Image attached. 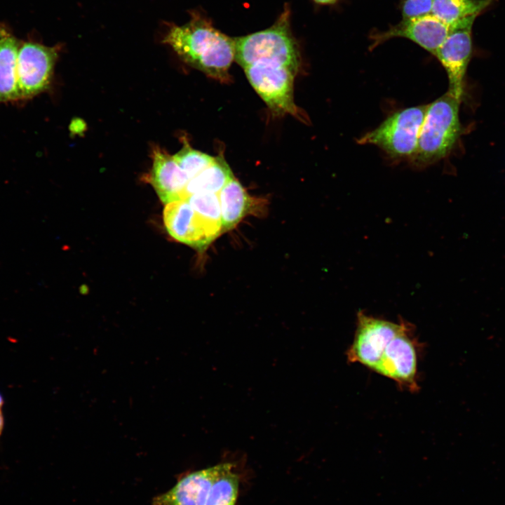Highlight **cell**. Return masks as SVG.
<instances>
[{
    "instance_id": "cell-1",
    "label": "cell",
    "mask_w": 505,
    "mask_h": 505,
    "mask_svg": "<svg viewBox=\"0 0 505 505\" xmlns=\"http://www.w3.org/2000/svg\"><path fill=\"white\" fill-rule=\"evenodd\" d=\"M163 42L189 66L222 83L230 81L235 39L216 29L201 13L192 11L187 23L173 25Z\"/></svg>"
},
{
    "instance_id": "cell-2",
    "label": "cell",
    "mask_w": 505,
    "mask_h": 505,
    "mask_svg": "<svg viewBox=\"0 0 505 505\" xmlns=\"http://www.w3.org/2000/svg\"><path fill=\"white\" fill-rule=\"evenodd\" d=\"M290 16V8L285 6L270 27L234 38V60L243 69L256 62H267L286 67L297 74L300 66V55L292 34Z\"/></svg>"
},
{
    "instance_id": "cell-3",
    "label": "cell",
    "mask_w": 505,
    "mask_h": 505,
    "mask_svg": "<svg viewBox=\"0 0 505 505\" xmlns=\"http://www.w3.org/2000/svg\"><path fill=\"white\" fill-rule=\"evenodd\" d=\"M462 99L448 90L428 105L417 147L411 158L416 166H426L446 156L462 133Z\"/></svg>"
},
{
    "instance_id": "cell-4",
    "label": "cell",
    "mask_w": 505,
    "mask_h": 505,
    "mask_svg": "<svg viewBox=\"0 0 505 505\" xmlns=\"http://www.w3.org/2000/svg\"><path fill=\"white\" fill-rule=\"evenodd\" d=\"M428 105L408 107L386 119L358 140L360 144L379 147L391 158H412Z\"/></svg>"
},
{
    "instance_id": "cell-5",
    "label": "cell",
    "mask_w": 505,
    "mask_h": 505,
    "mask_svg": "<svg viewBox=\"0 0 505 505\" xmlns=\"http://www.w3.org/2000/svg\"><path fill=\"white\" fill-rule=\"evenodd\" d=\"M243 70L250 85L274 116L289 114L304 121L302 112L294 101L296 74L292 70L267 62H256Z\"/></svg>"
},
{
    "instance_id": "cell-6",
    "label": "cell",
    "mask_w": 505,
    "mask_h": 505,
    "mask_svg": "<svg viewBox=\"0 0 505 505\" xmlns=\"http://www.w3.org/2000/svg\"><path fill=\"white\" fill-rule=\"evenodd\" d=\"M414 326L403 321L402 326L386 346L374 369L412 392L419 389L417 381V348Z\"/></svg>"
},
{
    "instance_id": "cell-7",
    "label": "cell",
    "mask_w": 505,
    "mask_h": 505,
    "mask_svg": "<svg viewBox=\"0 0 505 505\" xmlns=\"http://www.w3.org/2000/svg\"><path fill=\"white\" fill-rule=\"evenodd\" d=\"M477 15L465 18L450 25V32L434 56L445 69L448 91L462 99L464 79L472 57V27Z\"/></svg>"
},
{
    "instance_id": "cell-8",
    "label": "cell",
    "mask_w": 505,
    "mask_h": 505,
    "mask_svg": "<svg viewBox=\"0 0 505 505\" xmlns=\"http://www.w3.org/2000/svg\"><path fill=\"white\" fill-rule=\"evenodd\" d=\"M58 46L36 41L20 44L17 61L19 99L29 98L48 88L58 56Z\"/></svg>"
},
{
    "instance_id": "cell-9",
    "label": "cell",
    "mask_w": 505,
    "mask_h": 505,
    "mask_svg": "<svg viewBox=\"0 0 505 505\" xmlns=\"http://www.w3.org/2000/svg\"><path fill=\"white\" fill-rule=\"evenodd\" d=\"M400 323L377 318L362 311L357 315L354 341L346 355L351 363H358L374 370L389 343L402 326Z\"/></svg>"
},
{
    "instance_id": "cell-10",
    "label": "cell",
    "mask_w": 505,
    "mask_h": 505,
    "mask_svg": "<svg viewBox=\"0 0 505 505\" xmlns=\"http://www.w3.org/2000/svg\"><path fill=\"white\" fill-rule=\"evenodd\" d=\"M450 25L440 21L432 14L403 19L389 29L371 36V48L395 37L409 39L435 55L447 36Z\"/></svg>"
},
{
    "instance_id": "cell-11",
    "label": "cell",
    "mask_w": 505,
    "mask_h": 505,
    "mask_svg": "<svg viewBox=\"0 0 505 505\" xmlns=\"http://www.w3.org/2000/svg\"><path fill=\"white\" fill-rule=\"evenodd\" d=\"M163 222L174 239L198 249L206 248L215 238L187 199L166 204Z\"/></svg>"
},
{
    "instance_id": "cell-12",
    "label": "cell",
    "mask_w": 505,
    "mask_h": 505,
    "mask_svg": "<svg viewBox=\"0 0 505 505\" xmlns=\"http://www.w3.org/2000/svg\"><path fill=\"white\" fill-rule=\"evenodd\" d=\"M222 466L223 462L184 474L170 490L156 497L152 505H205Z\"/></svg>"
},
{
    "instance_id": "cell-13",
    "label": "cell",
    "mask_w": 505,
    "mask_h": 505,
    "mask_svg": "<svg viewBox=\"0 0 505 505\" xmlns=\"http://www.w3.org/2000/svg\"><path fill=\"white\" fill-rule=\"evenodd\" d=\"M147 180L154 188L161 201L168 203L186 199L185 189L189 178L177 164L173 156L156 147Z\"/></svg>"
},
{
    "instance_id": "cell-14",
    "label": "cell",
    "mask_w": 505,
    "mask_h": 505,
    "mask_svg": "<svg viewBox=\"0 0 505 505\" xmlns=\"http://www.w3.org/2000/svg\"><path fill=\"white\" fill-rule=\"evenodd\" d=\"M19 47L10 29L0 24V103L19 100L17 80Z\"/></svg>"
},
{
    "instance_id": "cell-15",
    "label": "cell",
    "mask_w": 505,
    "mask_h": 505,
    "mask_svg": "<svg viewBox=\"0 0 505 505\" xmlns=\"http://www.w3.org/2000/svg\"><path fill=\"white\" fill-rule=\"evenodd\" d=\"M218 196L223 232L234 228L256 203L235 177L221 189Z\"/></svg>"
},
{
    "instance_id": "cell-16",
    "label": "cell",
    "mask_w": 505,
    "mask_h": 505,
    "mask_svg": "<svg viewBox=\"0 0 505 505\" xmlns=\"http://www.w3.org/2000/svg\"><path fill=\"white\" fill-rule=\"evenodd\" d=\"M234 177L224 157L215 156L211 164L189 180L185 189L186 198L196 193L218 194Z\"/></svg>"
},
{
    "instance_id": "cell-17",
    "label": "cell",
    "mask_w": 505,
    "mask_h": 505,
    "mask_svg": "<svg viewBox=\"0 0 505 505\" xmlns=\"http://www.w3.org/2000/svg\"><path fill=\"white\" fill-rule=\"evenodd\" d=\"M495 0H433L431 14L450 25L465 18L478 16Z\"/></svg>"
},
{
    "instance_id": "cell-18",
    "label": "cell",
    "mask_w": 505,
    "mask_h": 505,
    "mask_svg": "<svg viewBox=\"0 0 505 505\" xmlns=\"http://www.w3.org/2000/svg\"><path fill=\"white\" fill-rule=\"evenodd\" d=\"M233 462H223V466L213 482L205 505H236L239 491V476Z\"/></svg>"
},
{
    "instance_id": "cell-19",
    "label": "cell",
    "mask_w": 505,
    "mask_h": 505,
    "mask_svg": "<svg viewBox=\"0 0 505 505\" xmlns=\"http://www.w3.org/2000/svg\"><path fill=\"white\" fill-rule=\"evenodd\" d=\"M186 199L215 238L223 232L218 194L196 193Z\"/></svg>"
},
{
    "instance_id": "cell-20",
    "label": "cell",
    "mask_w": 505,
    "mask_h": 505,
    "mask_svg": "<svg viewBox=\"0 0 505 505\" xmlns=\"http://www.w3.org/2000/svg\"><path fill=\"white\" fill-rule=\"evenodd\" d=\"M182 149L173 155L180 167L191 180L214 161L215 157L193 149L187 140H184Z\"/></svg>"
},
{
    "instance_id": "cell-21",
    "label": "cell",
    "mask_w": 505,
    "mask_h": 505,
    "mask_svg": "<svg viewBox=\"0 0 505 505\" xmlns=\"http://www.w3.org/2000/svg\"><path fill=\"white\" fill-rule=\"evenodd\" d=\"M433 0H402L403 19L419 18L431 14Z\"/></svg>"
},
{
    "instance_id": "cell-22",
    "label": "cell",
    "mask_w": 505,
    "mask_h": 505,
    "mask_svg": "<svg viewBox=\"0 0 505 505\" xmlns=\"http://www.w3.org/2000/svg\"><path fill=\"white\" fill-rule=\"evenodd\" d=\"M316 3L323 5L335 4L337 0H314Z\"/></svg>"
},
{
    "instance_id": "cell-23",
    "label": "cell",
    "mask_w": 505,
    "mask_h": 505,
    "mask_svg": "<svg viewBox=\"0 0 505 505\" xmlns=\"http://www.w3.org/2000/svg\"><path fill=\"white\" fill-rule=\"evenodd\" d=\"M4 426V418L3 413L0 408V436L1 435V433L3 431Z\"/></svg>"
},
{
    "instance_id": "cell-24",
    "label": "cell",
    "mask_w": 505,
    "mask_h": 505,
    "mask_svg": "<svg viewBox=\"0 0 505 505\" xmlns=\"http://www.w3.org/2000/svg\"><path fill=\"white\" fill-rule=\"evenodd\" d=\"M4 397H3L2 394L0 393V408L4 405Z\"/></svg>"
}]
</instances>
